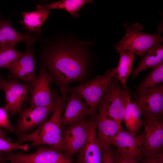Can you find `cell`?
Wrapping results in <instances>:
<instances>
[{"mask_svg": "<svg viewBox=\"0 0 163 163\" xmlns=\"http://www.w3.org/2000/svg\"><path fill=\"white\" fill-rule=\"evenodd\" d=\"M77 44L55 43L46 51L45 67L59 86L62 97L67 98L69 85L74 82H86L89 75L91 59L83 47Z\"/></svg>", "mask_w": 163, "mask_h": 163, "instance_id": "1", "label": "cell"}, {"mask_svg": "<svg viewBox=\"0 0 163 163\" xmlns=\"http://www.w3.org/2000/svg\"><path fill=\"white\" fill-rule=\"evenodd\" d=\"M61 98L60 103L49 120L34 132L18 136L16 142L22 144L30 141L31 146L33 147L46 145L62 151L61 120L66 99Z\"/></svg>", "mask_w": 163, "mask_h": 163, "instance_id": "2", "label": "cell"}, {"mask_svg": "<svg viewBox=\"0 0 163 163\" xmlns=\"http://www.w3.org/2000/svg\"><path fill=\"white\" fill-rule=\"evenodd\" d=\"M123 26L126 33L114 46L118 52L130 51L142 58L153 46L162 44L163 38L160 31L152 34L143 32V27L139 23H126Z\"/></svg>", "mask_w": 163, "mask_h": 163, "instance_id": "3", "label": "cell"}, {"mask_svg": "<svg viewBox=\"0 0 163 163\" xmlns=\"http://www.w3.org/2000/svg\"><path fill=\"white\" fill-rule=\"evenodd\" d=\"M113 78H117L116 68L109 69L104 74L96 76L78 85L69 87L67 91L68 93L75 92L84 100L91 110L93 117Z\"/></svg>", "mask_w": 163, "mask_h": 163, "instance_id": "4", "label": "cell"}, {"mask_svg": "<svg viewBox=\"0 0 163 163\" xmlns=\"http://www.w3.org/2000/svg\"><path fill=\"white\" fill-rule=\"evenodd\" d=\"M92 120V117L86 118L62 129V152L70 158L77 154L85 143Z\"/></svg>", "mask_w": 163, "mask_h": 163, "instance_id": "5", "label": "cell"}, {"mask_svg": "<svg viewBox=\"0 0 163 163\" xmlns=\"http://www.w3.org/2000/svg\"><path fill=\"white\" fill-rule=\"evenodd\" d=\"M61 97L46 106H30L20 111L19 119L14 131L18 136L27 133L34 128L41 126L47 120L49 115L56 108Z\"/></svg>", "mask_w": 163, "mask_h": 163, "instance_id": "6", "label": "cell"}, {"mask_svg": "<svg viewBox=\"0 0 163 163\" xmlns=\"http://www.w3.org/2000/svg\"><path fill=\"white\" fill-rule=\"evenodd\" d=\"M6 155L10 163H77L62 151L48 146H39L31 153L7 152Z\"/></svg>", "mask_w": 163, "mask_h": 163, "instance_id": "7", "label": "cell"}, {"mask_svg": "<svg viewBox=\"0 0 163 163\" xmlns=\"http://www.w3.org/2000/svg\"><path fill=\"white\" fill-rule=\"evenodd\" d=\"M144 133L133 135L123 129L115 137L113 145L116 151L130 163H140L143 157Z\"/></svg>", "mask_w": 163, "mask_h": 163, "instance_id": "8", "label": "cell"}, {"mask_svg": "<svg viewBox=\"0 0 163 163\" xmlns=\"http://www.w3.org/2000/svg\"><path fill=\"white\" fill-rule=\"evenodd\" d=\"M105 101L109 115L122 127L127 104L130 99L127 90L123 88L116 78H113L105 93Z\"/></svg>", "mask_w": 163, "mask_h": 163, "instance_id": "9", "label": "cell"}, {"mask_svg": "<svg viewBox=\"0 0 163 163\" xmlns=\"http://www.w3.org/2000/svg\"><path fill=\"white\" fill-rule=\"evenodd\" d=\"M98 109V113L93 117L97 140L102 150L109 149L113 145L115 137L122 128L108 114L103 99Z\"/></svg>", "mask_w": 163, "mask_h": 163, "instance_id": "10", "label": "cell"}, {"mask_svg": "<svg viewBox=\"0 0 163 163\" xmlns=\"http://www.w3.org/2000/svg\"><path fill=\"white\" fill-rule=\"evenodd\" d=\"M143 158L163 152V118H143Z\"/></svg>", "mask_w": 163, "mask_h": 163, "instance_id": "11", "label": "cell"}, {"mask_svg": "<svg viewBox=\"0 0 163 163\" xmlns=\"http://www.w3.org/2000/svg\"><path fill=\"white\" fill-rule=\"evenodd\" d=\"M32 87L29 83H20L13 79L6 80L0 76V89L5 93L8 112L12 116L21 110Z\"/></svg>", "mask_w": 163, "mask_h": 163, "instance_id": "12", "label": "cell"}, {"mask_svg": "<svg viewBox=\"0 0 163 163\" xmlns=\"http://www.w3.org/2000/svg\"><path fill=\"white\" fill-rule=\"evenodd\" d=\"M53 80V77L45 68L40 69L30 91V106H47L60 98L50 88V84Z\"/></svg>", "mask_w": 163, "mask_h": 163, "instance_id": "13", "label": "cell"}, {"mask_svg": "<svg viewBox=\"0 0 163 163\" xmlns=\"http://www.w3.org/2000/svg\"><path fill=\"white\" fill-rule=\"evenodd\" d=\"M135 103L143 118H163V84L140 93Z\"/></svg>", "mask_w": 163, "mask_h": 163, "instance_id": "14", "label": "cell"}, {"mask_svg": "<svg viewBox=\"0 0 163 163\" xmlns=\"http://www.w3.org/2000/svg\"><path fill=\"white\" fill-rule=\"evenodd\" d=\"M35 41L26 42V49L23 55L9 67L11 77L17 79L23 80L32 85L36 78L35 74L36 61L34 51L31 47Z\"/></svg>", "mask_w": 163, "mask_h": 163, "instance_id": "15", "label": "cell"}, {"mask_svg": "<svg viewBox=\"0 0 163 163\" xmlns=\"http://www.w3.org/2000/svg\"><path fill=\"white\" fill-rule=\"evenodd\" d=\"M61 117V129L67 126L86 118L92 117L91 110L87 104L83 101L82 97L74 92H69Z\"/></svg>", "mask_w": 163, "mask_h": 163, "instance_id": "16", "label": "cell"}, {"mask_svg": "<svg viewBox=\"0 0 163 163\" xmlns=\"http://www.w3.org/2000/svg\"><path fill=\"white\" fill-rule=\"evenodd\" d=\"M102 150L97 139L96 129L92 118L87 140L77 155V163H101Z\"/></svg>", "mask_w": 163, "mask_h": 163, "instance_id": "17", "label": "cell"}, {"mask_svg": "<svg viewBox=\"0 0 163 163\" xmlns=\"http://www.w3.org/2000/svg\"><path fill=\"white\" fill-rule=\"evenodd\" d=\"M38 37L17 31L11 26L10 19L3 20L0 18V49L14 47L22 41H36Z\"/></svg>", "mask_w": 163, "mask_h": 163, "instance_id": "18", "label": "cell"}, {"mask_svg": "<svg viewBox=\"0 0 163 163\" xmlns=\"http://www.w3.org/2000/svg\"><path fill=\"white\" fill-rule=\"evenodd\" d=\"M163 62V45H156L150 49L141 58L137 67L131 73L133 79H135L143 71L153 69Z\"/></svg>", "mask_w": 163, "mask_h": 163, "instance_id": "19", "label": "cell"}, {"mask_svg": "<svg viewBox=\"0 0 163 163\" xmlns=\"http://www.w3.org/2000/svg\"><path fill=\"white\" fill-rule=\"evenodd\" d=\"M142 115L136 103L129 99L126 105L123 121L127 131L133 135L138 134L143 124Z\"/></svg>", "mask_w": 163, "mask_h": 163, "instance_id": "20", "label": "cell"}, {"mask_svg": "<svg viewBox=\"0 0 163 163\" xmlns=\"http://www.w3.org/2000/svg\"><path fill=\"white\" fill-rule=\"evenodd\" d=\"M50 11L46 10H37L22 13V19L20 23L23 29L29 33L40 35V27L47 18Z\"/></svg>", "mask_w": 163, "mask_h": 163, "instance_id": "21", "label": "cell"}, {"mask_svg": "<svg viewBox=\"0 0 163 163\" xmlns=\"http://www.w3.org/2000/svg\"><path fill=\"white\" fill-rule=\"evenodd\" d=\"M93 1L91 0H63L43 5H38L36 7V10L48 11L51 9H63L76 18L78 17V12L84 5L88 3L91 4Z\"/></svg>", "mask_w": 163, "mask_h": 163, "instance_id": "22", "label": "cell"}, {"mask_svg": "<svg viewBox=\"0 0 163 163\" xmlns=\"http://www.w3.org/2000/svg\"><path fill=\"white\" fill-rule=\"evenodd\" d=\"M118 52L120 59L118 66L116 67L117 79L123 88L127 90V80L131 72L136 55L129 51H120Z\"/></svg>", "mask_w": 163, "mask_h": 163, "instance_id": "23", "label": "cell"}, {"mask_svg": "<svg viewBox=\"0 0 163 163\" xmlns=\"http://www.w3.org/2000/svg\"><path fill=\"white\" fill-rule=\"evenodd\" d=\"M163 82V62L152 69L140 83L136 91V96L142 91L153 88Z\"/></svg>", "mask_w": 163, "mask_h": 163, "instance_id": "24", "label": "cell"}, {"mask_svg": "<svg viewBox=\"0 0 163 163\" xmlns=\"http://www.w3.org/2000/svg\"><path fill=\"white\" fill-rule=\"evenodd\" d=\"M24 53L15 49L14 47L0 49V68L8 69L14 62L20 58Z\"/></svg>", "mask_w": 163, "mask_h": 163, "instance_id": "25", "label": "cell"}, {"mask_svg": "<svg viewBox=\"0 0 163 163\" xmlns=\"http://www.w3.org/2000/svg\"><path fill=\"white\" fill-rule=\"evenodd\" d=\"M29 149L28 144H19L16 142H12L0 138V151L11 152L15 150L27 152Z\"/></svg>", "mask_w": 163, "mask_h": 163, "instance_id": "26", "label": "cell"}, {"mask_svg": "<svg viewBox=\"0 0 163 163\" xmlns=\"http://www.w3.org/2000/svg\"><path fill=\"white\" fill-rule=\"evenodd\" d=\"M8 112L7 104L3 107H0V128H4L11 132H14V128L10 122Z\"/></svg>", "mask_w": 163, "mask_h": 163, "instance_id": "27", "label": "cell"}, {"mask_svg": "<svg viewBox=\"0 0 163 163\" xmlns=\"http://www.w3.org/2000/svg\"><path fill=\"white\" fill-rule=\"evenodd\" d=\"M140 163H163V152L149 157L143 158Z\"/></svg>", "mask_w": 163, "mask_h": 163, "instance_id": "28", "label": "cell"}, {"mask_svg": "<svg viewBox=\"0 0 163 163\" xmlns=\"http://www.w3.org/2000/svg\"><path fill=\"white\" fill-rule=\"evenodd\" d=\"M101 163H114L111 149L102 150Z\"/></svg>", "mask_w": 163, "mask_h": 163, "instance_id": "29", "label": "cell"}, {"mask_svg": "<svg viewBox=\"0 0 163 163\" xmlns=\"http://www.w3.org/2000/svg\"><path fill=\"white\" fill-rule=\"evenodd\" d=\"M111 152L114 163H130L122 158L116 151H111Z\"/></svg>", "mask_w": 163, "mask_h": 163, "instance_id": "30", "label": "cell"}, {"mask_svg": "<svg viewBox=\"0 0 163 163\" xmlns=\"http://www.w3.org/2000/svg\"><path fill=\"white\" fill-rule=\"evenodd\" d=\"M7 152L0 151V163H5L7 161Z\"/></svg>", "mask_w": 163, "mask_h": 163, "instance_id": "31", "label": "cell"}, {"mask_svg": "<svg viewBox=\"0 0 163 163\" xmlns=\"http://www.w3.org/2000/svg\"><path fill=\"white\" fill-rule=\"evenodd\" d=\"M0 138L7 141H11L10 139L7 137V134L5 132L1 129V128H0Z\"/></svg>", "mask_w": 163, "mask_h": 163, "instance_id": "32", "label": "cell"}]
</instances>
